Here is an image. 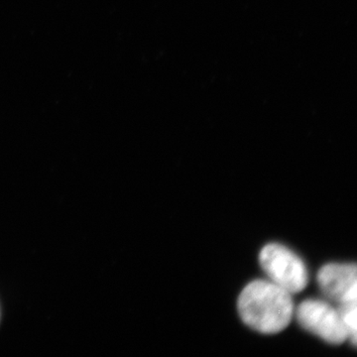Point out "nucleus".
Masks as SVG:
<instances>
[{"label": "nucleus", "instance_id": "nucleus-1", "mask_svg": "<svg viewBox=\"0 0 357 357\" xmlns=\"http://www.w3.org/2000/svg\"><path fill=\"white\" fill-rule=\"evenodd\" d=\"M237 305L243 323L265 335L285 330L295 312L292 294L266 280H255L246 285Z\"/></svg>", "mask_w": 357, "mask_h": 357}, {"label": "nucleus", "instance_id": "nucleus-2", "mask_svg": "<svg viewBox=\"0 0 357 357\" xmlns=\"http://www.w3.org/2000/svg\"><path fill=\"white\" fill-rule=\"evenodd\" d=\"M259 262L269 281L292 295L307 287L309 274L306 265L286 246L268 244L260 252Z\"/></svg>", "mask_w": 357, "mask_h": 357}, {"label": "nucleus", "instance_id": "nucleus-3", "mask_svg": "<svg viewBox=\"0 0 357 357\" xmlns=\"http://www.w3.org/2000/svg\"><path fill=\"white\" fill-rule=\"evenodd\" d=\"M296 318L303 328L332 344H342L349 340L347 328L337 307L321 300L301 303Z\"/></svg>", "mask_w": 357, "mask_h": 357}, {"label": "nucleus", "instance_id": "nucleus-4", "mask_svg": "<svg viewBox=\"0 0 357 357\" xmlns=\"http://www.w3.org/2000/svg\"><path fill=\"white\" fill-rule=\"evenodd\" d=\"M356 264L331 263L321 267L318 274L319 289L328 300L342 305L357 301Z\"/></svg>", "mask_w": 357, "mask_h": 357}, {"label": "nucleus", "instance_id": "nucleus-5", "mask_svg": "<svg viewBox=\"0 0 357 357\" xmlns=\"http://www.w3.org/2000/svg\"><path fill=\"white\" fill-rule=\"evenodd\" d=\"M338 311L344 321L345 328L349 335V340L354 347L356 345L357 340V301L356 302L347 303L338 305Z\"/></svg>", "mask_w": 357, "mask_h": 357}]
</instances>
